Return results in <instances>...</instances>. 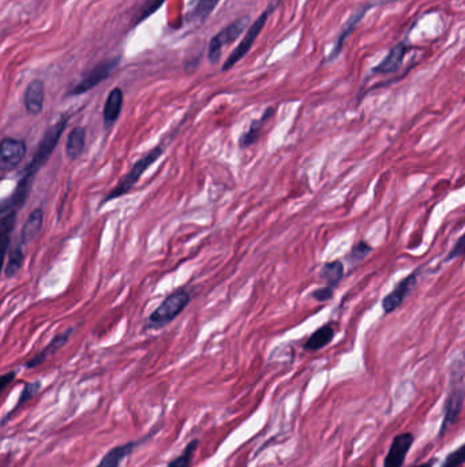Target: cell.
I'll list each match as a JSON object with an SVG mask.
<instances>
[{"label":"cell","mask_w":465,"mask_h":467,"mask_svg":"<svg viewBox=\"0 0 465 467\" xmlns=\"http://www.w3.org/2000/svg\"><path fill=\"white\" fill-rule=\"evenodd\" d=\"M464 403V361L463 355L455 358L451 365V380L449 391L446 395L445 406H444V421L440 430V436L442 437L448 429L455 425L462 414Z\"/></svg>","instance_id":"obj_1"},{"label":"cell","mask_w":465,"mask_h":467,"mask_svg":"<svg viewBox=\"0 0 465 467\" xmlns=\"http://www.w3.org/2000/svg\"><path fill=\"white\" fill-rule=\"evenodd\" d=\"M164 154V148L162 145H157L152 151H149L147 155L142 156L140 160H137L134 163V165L131 167V169L119 180V183L107 194V197L102 201V205L116 200L125 194H127L141 179V176L144 175V172L152 165L155 164V161L161 157Z\"/></svg>","instance_id":"obj_2"},{"label":"cell","mask_w":465,"mask_h":467,"mask_svg":"<svg viewBox=\"0 0 465 467\" xmlns=\"http://www.w3.org/2000/svg\"><path fill=\"white\" fill-rule=\"evenodd\" d=\"M191 302L187 290L179 289L169 294L148 318V328H162L172 322Z\"/></svg>","instance_id":"obj_3"},{"label":"cell","mask_w":465,"mask_h":467,"mask_svg":"<svg viewBox=\"0 0 465 467\" xmlns=\"http://www.w3.org/2000/svg\"><path fill=\"white\" fill-rule=\"evenodd\" d=\"M250 17L243 15L237 19L231 22L227 28H224L220 33H217L209 43V51H208V58L212 65H217L221 59L223 50L224 47L231 45L233 41H236L240 34L247 29Z\"/></svg>","instance_id":"obj_4"},{"label":"cell","mask_w":465,"mask_h":467,"mask_svg":"<svg viewBox=\"0 0 465 467\" xmlns=\"http://www.w3.org/2000/svg\"><path fill=\"white\" fill-rule=\"evenodd\" d=\"M119 63H120V56L109 58V59L100 62L69 90V96H79L94 89L98 83L104 82L118 69Z\"/></svg>","instance_id":"obj_5"},{"label":"cell","mask_w":465,"mask_h":467,"mask_svg":"<svg viewBox=\"0 0 465 467\" xmlns=\"http://www.w3.org/2000/svg\"><path fill=\"white\" fill-rule=\"evenodd\" d=\"M269 10H270V8H266V10L258 17V19L254 21V23L247 29V33L244 34V37L241 39V41L239 43V45L233 50L232 54H230V56L227 58V61H226V63H224V66H223V69H221L223 72L231 70L233 66H236V65H237V63H239V62L250 52V50L252 48L255 40L258 39L259 33L262 32V29H263L266 21H268V18H269V14H270Z\"/></svg>","instance_id":"obj_6"},{"label":"cell","mask_w":465,"mask_h":467,"mask_svg":"<svg viewBox=\"0 0 465 467\" xmlns=\"http://www.w3.org/2000/svg\"><path fill=\"white\" fill-rule=\"evenodd\" d=\"M419 273H420V269H416L415 272H412L411 275L404 278L400 283H397L394 290L390 291L388 295L384 297L381 305H382V311L385 314H390V313L397 311L404 304V301L411 295V293L413 291V289L418 284Z\"/></svg>","instance_id":"obj_7"},{"label":"cell","mask_w":465,"mask_h":467,"mask_svg":"<svg viewBox=\"0 0 465 467\" xmlns=\"http://www.w3.org/2000/svg\"><path fill=\"white\" fill-rule=\"evenodd\" d=\"M26 152L28 148L25 141L12 137L3 138L0 141V171L8 172L17 168L22 163Z\"/></svg>","instance_id":"obj_8"},{"label":"cell","mask_w":465,"mask_h":467,"mask_svg":"<svg viewBox=\"0 0 465 467\" xmlns=\"http://www.w3.org/2000/svg\"><path fill=\"white\" fill-rule=\"evenodd\" d=\"M413 442L415 437L412 433L407 432L397 435L393 439L391 446L389 447L388 455L384 461V467H402Z\"/></svg>","instance_id":"obj_9"},{"label":"cell","mask_w":465,"mask_h":467,"mask_svg":"<svg viewBox=\"0 0 465 467\" xmlns=\"http://www.w3.org/2000/svg\"><path fill=\"white\" fill-rule=\"evenodd\" d=\"M73 335V329H69V331H65L59 335H56L41 351H39L34 357H32L26 364H25V368L26 369H34L40 365H43L50 357H52L54 354H56L65 344H67V342L70 340Z\"/></svg>","instance_id":"obj_10"},{"label":"cell","mask_w":465,"mask_h":467,"mask_svg":"<svg viewBox=\"0 0 465 467\" xmlns=\"http://www.w3.org/2000/svg\"><path fill=\"white\" fill-rule=\"evenodd\" d=\"M44 100H45V86L41 79L32 81L23 96L25 108L30 115H40L44 110Z\"/></svg>","instance_id":"obj_11"},{"label":"cell","mask_w":465,"mask_h":467,"mask_svg":"<svg viewBox=\"0 0 465 467\" xmlns=\"http://www.w3.org/2000/svg\"><path fill=\"white\" fill-rule=\"evenodd\" d=\"M151 435L142 440H137V442H129V443H125V444H120V446H116L113 447L112 450H109L104 457L100 461V464L96 467H120L122 462L141 444L144 443L147 439H149Z\"/></svg>","instance_id":"obj_12"},{"label":"cell","mask_w":465,"mask_h":467,"mask_svg":"<svg viewBox=\"0 0 465 467\" xmlns=\"http://www.w3.org/2000/svg\"><path fill=\"white\" fill-rule=\"evenodd\" d=\"M123 100H125V94L120 87H113L109 92L107 101L104 104V112H102L104 125L107 129L111 127L119 119L122 108H123Z\"/></svg>","instance_id":"obj_13"},{"label":"cell","mask_w":465,"mask_h":467,"mask_svg":"<svg viewBox=\"0 0 465 467\" xmlns=\"http://www.w3.org/2000/svg\"><path fill=\"white\" fill-rule=\"evenodd\" d=\"M407 51H408V47L405 44H402V43L397 44L396 47H393L389 51L385 59L378 66H376L373 69V73L374 74H389V73L398 70L401 68L402 62H404Z\"/></svg>","instance_id":"obj_14"},{"label":"cell","mask_w":465,"mask_h":467,"mask_svg":"<svg viewBox=\"0 0 465 467\" xmlns=\"http://www.w3.org/2000/svg\"><path fill=\"white\" fill-rule=\"evenodd\" d=\"M43 223H44V211L41 208H37L29 215V218L26 219V222L22 227L19 245L28 246L29 243H32L41 231Z\"/></svg>","instance_id":"obj_15"},{"label":"cell","mask_w":465,"mask_h":467,"mask_svg":"<svg viewBox=\"0 0 465 467\" xmlns=\"http://www.w3.org/2000/svg\"><path fill=\"white\" fill-rule=\"evenodd\" d=\"M17 212L0 214V272L10 246V234L14 231L17 225Z\"/></svg>","instance_id":"obj_16"},{"label":"cell","mask_w":465,"mask_h":467,"mask_svg":"<svg viewBox=\"0 0 465 467\" xmlns=\"http://www.w3.org/2000/svg\"><path fill=\"white\" fill-rule=\"evenodd\" d=\"M369 8H370V6H366V7H363L360 11H358V12H355L348 21H347V23H345V26H344V29L341 30V33L338 34V37H337V40H336V44H334V48H333V51L330 52V55H329V62L330 61H334V59H337L338 58V55L341 54V51H343V47H344V43H345V40L351 36V33L355 30V28H356V25L360 22V19L363 18V15L369 11Z\"/></svg>","instance_id":"obj_17"},{"label":"cell","mask_w":465,"mask_h":467,"mask_svg":"<svg viewBox=\"0 0 465 467\" xmlns=\"http://www.w3.org/2000/svg\"><path fill=\"white\" fill-rule=\"evenodd\" d=\"M272 115H273V110H272V108H268V110L265 111V114L262 115V118L252 121L251 125H250V127H248V129L241 134V137L239 138V147H240V148H250L251 145H254V144L259 140V137H261V134H262V129H263L265 122H266L268 118H270Z\"/></svg>","instance_id":"obj_18"},{"label":"cell","mask_w":465,"mask_h":467,"mask_svg":"<svg viewBox=\"0 0 465 467\" xmlns=\"http://www.w3.org/2000/svg\"><path fill=\"white\" fill-rule=\"evenodd\" d=\"M345 268L343 261L334 260L323 264V267L319 271V278L326 283L327 287L336 289L344 279Z\"/></svg>","instance_id":"obj_19"},{"label":"cell","mask_w":465,"mask_h":467,"mask_svg":"<svg viewBox=\"0 0 465 467\" xmlns=\"http://www.w3.org/2000/svg\"><path fill=\"white\" fill-rule=\"evenodd\" d=\"M334 338V329L332 324H325L315 329L312 335L309 336V339L305 343V349L307 351H318L323 347H326Z\"/></svg>","instance_id":"obj_20"},{"label":"cell","mask_w":465,"mask_h":467,"mask_svg":"<svg viewBox=\"0 0 465 467\" xmlns=\"http://www.w3.org/2000/svg\"><path fill=\"white\" fill-rule=\"evenodd\" d=\"M85 141H86V130L83 127L77 126L69 133L67 143H66V155L72 161L77 160L83 154Z\"/></svg>","instance_id":"obj_21"},{"label":"cell","mask_w":465,"mask_h":467,"mask_svg":"<svg viewBox=\"0 0 465 467\" xmlns=\"http://www.w3.org/2000/svg\"><path fill=\"white\" fill-rule=\"evenodd\" d=\"M221 0H195L191 11H190V21L202 23L205 22L215 8L219 6Z\"/></svg>","instance_id":"obj_22"},{"label":"cell","mask_w":465,"mask_h":467,"mask_svg":"<svg viewBox=\"0 0 465 467\" xmlns=\"http://www.w3.org/2000/svg\"><path fill=\"white\" fill-rule=\"evenodd\" d=\"M41 383L40 382H30V383H25V386H23V389H22V392H21V395H19V397H18V400H17V404L7 413V415L1 419V425L3 424H6L10 418H11V415L12 414H15L25 403H28L30 399H33L37 393H39V391L41 389Z\"/></svg>","instance_id":"obj_23"},{"label":"cell","mask_w":465,"mask_h":467,"mask_svg":"<svg viewBox=\"0 0 465 467\" xmlns=\"http://www.w3.org/2000/svg\"><path fill=\"white\" fill-rule=\"evenodd\" d=\"M23 261H25V254H23V246L22 245H17L11 253H10V257H8V262L6 265V271H4V275L6 278H14L22 268L23 265Z\"/></svg>","instance_id":"obj_24"},{"label":"cell","mask_w":465,"mask_h":467,"mask_svg":"<svg viewBox=\"0 0 465 467\" xmlns=\"http://www.w3.org/2000/svg\"><path fill=\"white\" fill-rule=\"evenodd\" d=\"M371 251H373V246L366 240H360L356 245H354V247L351 249V251L347 257V261L352 268L358 267L362 261H365L367 258V256Z\"/></svg>","instance_id":"obj_25"},{"label":"cell","mask_w":465,"mask_h":467,"mask_svg":"<svg viewBox=\"0 0 465 467\" xmlns=\"http://www.w3.org/2000/svg\"><path fill=\"white\" fill-rule=\"evenodd\" d=\"M198 446H199V440H197V439L191 440V442L186 446L184 451H183L179 457H176L173 461H171V462L166 465V467L191 466V461H193V457H194V454H195Z\"/></svg>","instance_id":"obj_26"},{"label":"cell","mask_w":465,"mask_h":467,"mask_svg":"<svg viewBox=\"0 0 465 467\" xmlns=\"http://www.w3.org/2000/svg\"><path fill=\"white\" fill-rule=\"evenodd\" d=\"M465 462V446H460L457 450L451 453L441 467H462Z\"/></svg>","instance_id":"obj_27"},{"label":"cell","mask_w":465,"mask_h":467,"mask_svg":"<svg viewBox=\"0 0 465 467\" xmlns=\"http://www.w3.org/2000/svg\"><path fill=\"white\" fill-rule=\"evenodd\" d=\"M334 290L336 289H333V287L325 286V287H321V289H316L315 291H312L311 297L316 302H329L334 295Z\"/></svg>","instance_id":"obj_28"},{"label":"cell","mask_w":465,"mask_h":467,"mask_svg":"<svg viewBox=\"0 0 465 467\" xmlns=\"http://www.w3.org/2000/svg\"><path fill=\"white\" fill-rule=\"evenodd\" d=\"M164 1H165V0H148L147 4H145L144 8H142V12H141V15H140V18H138V22H142L144 19H147L148 17H151L153 12H155V11L162 6Z\"/></svg>","instance_id":"obj_29"},{"label":"cell","mask_w":465,"mask_h":467,"mask_svg":"<svg viewBox=\"0 0 465 467\" xmlns=\"http://www.w3.org/2000/svg\"><path fill=\"white\" fill-rule=\"evenodd\" d=\"M464 254V236L462 235L459 239H457V242H456V245L452 247V250L448 253V256L445 257V262H449V261H452V260H455V258H459V257H462Z\"/></svg>","instance_id":"obj_30"},{"label":"cell","mask_w":465,"mask_h":467,"mask_svg":"<svg viewBox=\"0 0 465 467\" xmlns=\"http://www.w3.org/2000/svg\"><path fill=\"white\" fill-rule=\"evenodd\" d=\"M15 377H17V373L14 371L12 372H7V373L0 376V395L3 393L4 389L7 388L15 380Z\"/></svg>","instance_id":"obj_31"},{"label":"cell","mask_w":465,"mask_h":467,"mask_svg":"<svg viewBox=\"0 0 465 467\" xmlns=\"http://www.w3.org/2000/svg\"><path fill=\"white\" fill-rule=\"evenodd\" d=\"M435 464H437V459H433V461H429V462H426V464H422V465H418V466L413 467H433Z\"/></svg>","instance_id":"obj_32"}]
</instances>
